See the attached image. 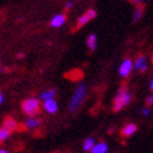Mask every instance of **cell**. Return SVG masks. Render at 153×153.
Here are the masks:
<instances>
[{
  "instance_id": "20",
  "label": "cell",
  "mask_w": 153,
  "mask_h": 153,
  "mask_svg": "<svg viewBox=\"0 0 153 153\" xmlns=\"http://www.w3.org/2000/svg\"><path fill=\"white\" fill-rule=\"evenodd\" d=\"M72 5H74V3H72V1H68V3L66 4V7H65V10L67 11V10H68V9H70V7H71Z\"/></svg>"
},
{
  "instance_id": "25",
  "label": "cell",
  "mask_w": 153,
  "mask_h": 153,
  "mask_svg": "<svg viewBox=\"0 0 153 153\" xmlns=\"http://www.w3.org/2000/svg\"><path fill=\"white\" fill-rule=\"evenodd\" d=\"M0 153H7L6 151H0Z\"/></svg>"
},
{
  "instance_id": "16",
  "label": "cell",
  "mask_w": 153,
  "mask_h": 153,
  "mask_svg": "<svg viewBox=\"0 0 153 153\" xmlns=\"http://www.w3.org/2000/svg\"><path fill=\"white\" fill-rule=\"evenodd\" d=\"M107 151V144L106 143H98L97 146L92 148V153H106Z\"/></svg>"
},
{
  "instance_id": "11",
  "label": "cell",
  "mask_w": 153,
  "mask_h": 153,
  "mask_svg": "<svg viewBox=\"0 0 153 153\" xmlns=\"http://www.w3.org/2000/svg\"><path fill=\"white\" fill-rule=\"evenodd\" d=\"M96 41H97V39H96L95 34H91L87 37V46H88V49L91 51H95V49H96Z\"/></svg>"
},
{
  "instance_id": "12",
  "label": "cell",
  "mask_w": 153,
  "mask_h": 153,
  "mask_svg": "<svg viewBox=\"0 0 153 153\" xmlns=\"http://www.w3.org/2000/svg\"><path fill=\"white\" fill-rule=\"evenodd\" d=\"M40 120H36V118H29L26 122H25V127L26 128H36L40 126Z\"/></svg>"
},
{
  "instance_id": "5",
  "label": "cell",
  "mask_w": 153,
  "mask_h": 153,
  "mask_svg": "<svg viewBox=\"0 0 153 153\" xmlns=\"http://www.w3.org/2000/svg\"><path fill=\"white\" fill-rule=\"evenodd\" d=\"M3 128H5V129H7L10 133L11 132H14V131H16V129H20V127H19V125L15 122V120H13L11 117H6L5 120H4V122H3Z\"/></svg>"
},
{
  "instance_id": "19",
  "label": "cell",
  "mask_w": 153,
  "mask_h": 153,
  "mask_svg": "<svg viewBox=\"0 0 153 153\" xmlns=\"http://www.w3.org/2000/svg\"><path fill=\"white\" fill-rule=\"evenodd\" d=\"M146 103H147L148 106H151V105L153 103V95H152V96H148V97L146 98Z\"/></svg>"
},
{
  "instance_id": "4",
  "label": "cell",
  "mask_w": 153,
  "mask_h": 153,
  "mask_svg": "<svg viewBox=\"0 0 153 153\" xmlns=\"http://www.w3.org/2000/svg\"><path fill=\"white\" fill-rule=\"evenodd\" d=\"M96 15H97V14H96V11H95L94 9L87 10L85 14L82 15V16L79 18V20H77V29H80V27H82L85 24H87L90 20L95 19V18H96Z\"/></svg>"
},
{
  "instance_id": "22",
  "label": "cell",
  "mask_w": 153,
  "mask_h": 153,
  "mask_svg": "<svg viewBox=\"0 0 153 153\" xmlns=\"http://www.w3.org/2000/svg\"><path fill=\"white\" fill-rule=\"evenodd\" d=\"M20 57H24V53H19V55H18V59H20Z\"/></svg>"
},
{
  "instance_id": "24",
  "label": "cell",
  "mask_w": 153,
  "mask_h": 153,
  "mask_svg": "<svg viewBox=\"0 0 153 153\" xmlns=\"http://www.w3.org/2000/svg\"><path fill=\"white\" fill-rule=\"evenodd\" d=\"M151 90H152V91H153V81H152V82H151Z\"/></svg>"
},
{
  "instance_id": "18",
  "label": "cell",
  "mask_w": 153,
  "mask_h": 153,
  "mask_svg": "<svg viewBox=\"0 0 153 153\" xmlns=\"http://www.w3.org/2000/svg\"><path fill=\"white\" fill-rule=\"evenodd\" d=\"M92 147H94V140L92 138H87L85 141V143H83V149H85V151H90Z\"/></svg>"
},
{
  "instance_id": "17",
  "label": "cell",
  "mask_w": 153,
  "mask_h": 153,
  "mask_svg": "<svg viewBox=\"0 0 153 153\" xmlns=\"http://www.w3.org/2000/svg\"><path fill=\"white\" fill-rule=\"evenodd\" d=\"M9 136H10V132L7 131V129H5V128H0V143H3Z\"/></svg>"
},
{
  "instance_id": "23",
  "label": "cell",
  "mask_w": 153,
  "mask_h": 153,
  "mask_svg": "<svg viewBox=\"0 0 153 153\" xmlns=\"http://www.w3.org/2000/svg\"><path fill=\"white\" fill-rule=\"evenodd\" d=\"M3 102V95H1V92H0V103Z\"/></svg>"
},
{
  "instance_id": "3",
  "label": "cell",
  "mask_w": 153,
  "mask_h": 153,
  "mask_svg": "<svg viewBox=\"0 0 153 153\" xmlns=\"http://www.w3.org/2000/svg\"><path fill=\"white\" fill-rule=\"evenodd\" d=\"M21 110L24 113L30 114V116H35L39 113L40 107H39V101L35 98H30V100H25L21 103Z\"/></svg>"
},
{
  "instance_id": "6",
  "label": "cell",
  "mask_w": 153,
  "mask_h": 153,
  "mask_svg": "<svg viewBox=\"0 0 153 153\" xmlns=\"http://www.w3.org/2000/svg\"><path fill=\"white\" fill-rule=\"evenodd\" d=\"M132 70V61L131 60H125L123 64L120 67V74L122 76H128V74Z\"/></svg>"
},
{
  "instance_id": "2",
  "label": "cell",
  "mask_w": 153,
  "mask_h": 153,
  "mask_svg": "<svg viewBox=\"0 0 153 153\" xmlns=\"http://www.w3.org/2000/svg\"><path fill=\"white\" fill-rule=\"evenodd\" d=\"M85 95H86V85H85V83H80L79 87L76 88V91H75L71 101H70L68 110H70L71 112H75L76 110H77L79 107L81 106L83 98H85Z\"/></svg>"
},
{
  "instance_id": "14",
  "label": "cell",
  "mask_w": 153,
  "mask_h": 153,
  "mask_svg": "<svg viewBox=\"0 0 153 153\" xmlns=\"http://www.w3.org/2000/svg\"><path fill=\"white\" fill-rule=\"evenodd\" d=\"M143 10H144V5L143 4H138L136 7V11H134V16H133V20L134 21H138L142 16V14H143Z\"/></svg>"
},
{
  "instance_id": "9",
  "label": "cell",
  "mask_w": 153,
  "mask_h": 153,
  "mask_svg": "<svg viewBox=\"0 0 153 153\" xmlns=\"http://www.w3.org/2000/svg\"><path fill=\"white\" fill-rule=\"evenodd\" d=\"M134 66H136V68L138 71H141V72H144L147 70V66H146V57L144 56H138V59L136 60V64H134Z\"/></svg>"
},
{
  "instance_id": "10",
  "label": "cell",
  "mask_w": 153,
  "mask_h": 153,
  "mask_svg": "<svg viewBox=\"0 0 153 153\" xmlns=\"http://www.w3.org/2000/svg\"><path fill=\"white\" fill-rule=\"evenodd\" d=\"M45 110H46L49 113H55L57 111V105L53 100H49L45 102Z\"/></svg>"
},
{
  "instance_id": "1",
  "label": "cell",
  "mask_w": 153,
  "mask_h": 153,
  "mask_svg": "<svg viewBox=\"0 0 153 153\" xmlns=\"http://www.w3.org/2000/svg\"><path fill=\"white\" fill-rule=\"evenodd\" d=\"M129 101H131V94L128 92L127 87L123 85V86L120 88L117 96L114 97L112 110H113L114 112H118V111H121L122 108H123L125 106H127V105L129 103Z\"/></svg>"
},
{
  "instance_id": "15",
  "label": "cell",
  "mask_w": 153,
  "mask_h": 153,
  "mask_svg": "<svg viewBox=\"0 0 153 153\" xmlns=\"http://www.w3.org/2000/svg\"><path fill=\"white\" fill-rule=\"evenodd\" d=\"M70 75H66L68 79H71L74 81H79L80 79H82V72L80 70H72L71 72H68Z\"/></svg>"
},
{
  "instance_id": "7",
  "label": "cell",
  "mask_w": 153,
  "mask_h": 153,
  "mask_svg": "<svg viewBox=\"0 0 153 153\" xmlns=\"http://www.w3.org/2000/svg\"><path fill=\"white\" fill-rule=\"evenodd\" d=\"M136 131H137V126L133 125V123H129V125L125 126L123 128L121 129V134L123 137H129V136H132Z\"/></svg>"
},
{
  "instance_id": "13",
  "label": "cell",
  "mask_w": 153,
  "mask_h": 153,
  "mask_svg": "<svg viewBox=\"0 0 153 153\" xmlns=\"http://www.w3.org/2000/svg\"><path fill=\"white\" fill-rule=\"evenodd\" d=\"M56 95V90H50V91H45L44 94L40 95V98L41 100H45V101H49V100H52V97Z\"/></svg>"
},
{
  "instance_id": "21",
  "label": "cell",
  "mask_w": 153,
  "mask_h": 153,
  "mask_svg": "<svg viewBox=\"0 0 153 153\" xmlns=\"http://www.w3.org/2000/svg\"><path fill=\"white\" fill-rule=\"evenodd\" d=\"M142 113H143V114H146V116H147V114H148V110H143V111H142Z\"/></svg>"
},
{
  "instance_id": "8",
  "label": "cell",
  "mask_w": 153,
  "mask_h": 153,
  "mask_svg": "<svg viewBox=\"0 0 153 153\" xmlns=\"http://www.w3.org/2000/svg\"><path fill=\"white\" fill-rule=\"evenodd\" d=\"M65 20H66V16H65V15H62V14L56 15V16H53V18H52V20H51V22H50V25H51L52 27H60V26L65 22Z\"/></svg>"
},
{
  "instance_id": "26",
  "label": "cell",
  "mask_w": 153,
  "mask_h": 153,
  "mask_svg": "<svg viewBox=\"0 0 153 153\" xmlns=\"http://www.w3.org/2000/svg\"><path fill=\"white\" fill-rule=\"evenodd\" d=\"M152 62H153V55H152Z\"/></svg>"
}]
</instances>
